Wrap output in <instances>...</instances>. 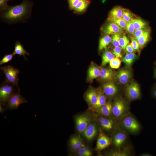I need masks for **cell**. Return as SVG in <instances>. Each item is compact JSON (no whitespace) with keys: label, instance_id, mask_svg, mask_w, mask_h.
Instances as JSON below:
<instances>
[{"label":"cell","instance_id":"6da1fadb","mask_svg":"<svg viewBox=\"0 0 156 156\" xmlns=\"http://www.w3.org/2000/svg\"><path fill=\"white\" fill-rule=\"evenodd\" d=\"M31 4L24 0L18 5L8 6L1 10V18L4 21L9 23L21 22L27 19L30 14Z\"/></svg>","mask_w":156,"mask_h":156},{"label":"cell","instance_id":"7a4b0ae2","mask_svg":"<svg viewBox=\"0 0 156 156\" xmlns=\"http://www.w3.org/2000/svg\"><path fill=\"white\" fill-rule=\"evenodd\" d=\"M0 68L5 75V80L4 81L15 86L18 90H20L18 86L19 70L11 65L1 67Z\"/></svg>","mask_w":156,"mask_h":156},{"label":"cell","instance_id":"3957f363","mask_svg":"<svg viewBox=\"0 0 156 156\" xmlns=\"http://www.w3.org/2000/svg\"><path fill=\"white\" fill-rule=\"evenodd\" d=\"M14 85L5 81L0 87V104L6 106L9 100L16 91Z\"/></svg>","mask_w":156,"mask_h":156},{"label":"cell","instance_id":"277c9868","mask_svg":"<svg viewBox=\"0 0 156 156\" xmlns=\"http://www.w3.org/2000/svg\"><path fill=\"white\" fill-rule=\"evenodd\" d=\"M27 102V101L20 94V91H16L10 98L6 107L7 109L11 111L16 110L20 105Z\"/></svg>","mask_w":156,"mask_h":156},{"label":"cell","instance_id":"5b68a950","mask_svg":"<svg viewBox=\"0 0 156 156\" xmlns=\"http://www.w3.org/2000/svg\"><path fill=\"white\" fill-rule=\"evenodd\" d=\"M126 93L127 98L130 100H135L138 99L140 96L139 85L136 82H132L127 87Z\"/></svg>","mask_w":156,"mask_h":156},{"label":"cell","instance_id":"8992f818","mask_svg":"<svg viewBox=\"0 0 156 156\" xmlns=\"http://www.w3.org/2000/svg\"><path fill=\"white\" fill-rule=\"evenodd\" d=\"M122 124L124 127L132 132H136L140 129V126L138 121L133 117L129 116L123 120Z\"/></svg>","mask_w":156,"mask_h":156},{"label":"cell","instance_id":"52a82bcc","mask_svg":"<svg viewBox=\"0 0 156 156\" xmlns=\"http://www.w3.org/2000/svg\"><path fill=\"white\" fill-rule=\"evenodd\" d=\"M126 107L124 101L122 99L116 100L112 105V112L117 117L121 116L126 111Z\"/></svg>","mask_w":156,"mask_h":156},{"label":"cell","instance_id":"ba28073f","mask_svg":"<svg viewBox=\"0 0 156 156\" xmlns=\"http://www.w3.org/2000/svg\"><path fill=\"white\" fill-rule=\"evenodd\" d=\"M89 118L85 115L77 116L76 118L75 122L77 130L79 133H83L90 124Z\"/></svg>","mask_w":156,"mask_h":156},{"label":"cell","instance_id":"9c48e42d","mask_svg":"<svg viewBox=\"0 0 156 156\" xmlns=\"http://www.w3.org/2000/svg\"><path fill=\"white\" fill-rule=\"evenodd\" d=\"M131 76V72L129 70L124 68L120 70L117 72L116 77L120 83L125 84L130 81Z\"/></svg>","mask_w":156,"mask_h":156},{"label":"cell","instance_id":"30bf717a","mask_svg":"<svg viewBox=\"0 0 156 156\" xmlns=\"http://www.w3.org/2000/svg\"><path fill=\"white\" fill-rule=\"evenodd\" d=\"M103 32L107 34H119L123 32L122 28L112 22L106 25L103 28Z\"/></svg>","mask_w":156,"mask_h":156},{"label":"cell","instance_id":"8fae6325","mask_svg":"<svg viewBox=\"0 0 156 156\" xmlns=\"http://www.w3.org/2000/svg\"><path fill=\"white\" fill-rule=\"evenodd\" d=\"M111 144L110 139L105 135L101 133L98 138L96 148L98 151H101L108 147Z\"/></svg>","mask_w":156,"mask_h":156},{"label":"cell","instance_id":"7c38bea8","mask_svg":"<svg viewBox=\"0 0 156 156\" xmlns=\"http://www.w3.org/2000/svg\"><path fill=\"white\" fill-rule=\"evenodd\" d=\"M103 91L105 94L109 96H113L117 92L118 88L114 83L112 81L107 82L103 85Z\"/></svg>","mask_w":156,"mask_h":156},{"label":"cell","instance_id":"4fadbf2b","mask_svg":"<svg viewBox=\"0 0 156 156\" xmlns=\"http://www.w3.org/2000/svg\"><path fill=\"white\" fill-rule=\"evenodd\" d=\"M97 132L96 126L93 123H90L83 132L84 137L88 140H91L95 137Z\"/></svg>","mask_w":156,"mask_h":156},{"label":"cell","instance_id":"5bb4252c","mask_svg":"<svg viewBox=\"0 0 156 156\" xmlns=\"http://www.w3.org/2000/svg\"><path fill=\"white\" fill-rule=\"evenodd\" d=\"M97 99L96 104L92 107V109L96 111L106 103V99L105 95L101 89L97 90Z\"/></svg>","mask_w":156,"mask_h":156},{"label":"cell","instance_id":"9a60e30c","mask_svg":"<svg viewBox=\"0 0 156 156\" xmlns=\"http://www.w3.org/2000/svg\"><path fill=\"white\" fill-rule=\"evenodd\" d=\"M97 90L91 88L87 92L86 99L89 104L92 107L96 103L97 99Z\"/></svg>","mask_w":156,"mask_h":156},{"label":"cell","instance_id":"2e32d148","mask_svg":"<svg viewBox=\"0 0 156 156\" xmlns=\"http://www.w3.org/2000/svg\"><path fill=\"white\" fill-rule=\"evenodd\" d=\"M151 29L147 28L143 34L136 40L142 49L147 44L150 39Z\"/></svg>","mask_w":156,"mask_h":156},{"label":"cell","instance_id":"e0dca14e","mask_svg":"<svg viewBox=\"0 0 156 156\" xmlns=\"http://www.w3.org/2000/svg\"><path fill=\"white\" fill-rule=\"evenodd\" d=\"M100 78L105 80H111L113 79L114 77V73L111 69L101 68H100Z\"/></svg>","mask_w":156,"mask_h":156},{"label":"cell","instance_id":"ac0fdd59","mask_svg":"<svg viewBox=\"0 0 156 156\" xmlns=\"http://www.w3.org/2000/svg\"><path fill=\"white\" fill-rule=\"evenodd\" d=\"M15 55H18L20 56H23L24 58L27 60V59L25 56V55H29L30 54L24 49L23 46L20 42L16 41L15 43L14 50L13 51Z\"/></svg>","mask_w":156,"mask_h":156},{"label":"cell","instance_id":"d6986e66","mask_svg":"<svg viewBox=\"0 0 156 156\" xmlns=\"http://www.w3.org/2000/svg\"><path fill=\"white\" fill-rule=\"evenodd\" d=\"M122 14L123 8L120 6H116L110 11L109 19L112 21L114 19L122 18Z\"/></svg>","mask_w":156,"mask_h":156},{"label":"cell","instance_id":"ffe728a7","mask_svg":"<svg viewBox=\"0 0 156 156\" xmlns=\"http://www.w3.org/2000/svg\"><path fill=\"white\" fill-rule=\"evenodd\" d=\"M112 105L110 101L107 102L105 104L101 107L97 111L103 116H108L112 113Z\"/></svg>","mask_w":156,"mask_h":156},{"label":"cell","instance_id":"44dd1931","mask_svg":"<svg viewBox=\"0 0 156 156\" xmlns=\"http://www.w3.org/2000/svg\"><path fill=\"white\" fill-rule=\"evenodd\" d=\"M127 136L125 134L122 132L117 133L113 139V143L117 147H120L125 141Z\"/></svg>","mask_w":156,"mask_h":156},{"label":"cell","instance_id":"7402d4cb","mask_svg":"<svg viewBox=\"0 0 156 156\" xmlns=\"http://www.w3.org/2000/svg\"><path fill=\"white\" fill-rule=\"evenodd\" d=\"M99 121L102 127L106 130L112 129L114 126V122L112 120L104 117H100Z\"/></svg>","mask_w":156,"mask_h":156},{"label":"cell","instance_id":"603a6c76","mask_svg":"<svg viewBox=\"0 0 156 156\" xmlns=\"http://www.w3.org/2000/svg\"><path fill=\"white\" fill-rule=\"evenodd\" d=\"M100 69L94 65L91 66L88 70V78L89 80H92L100 76Z\"/></svg>","mask_w":156,"mask_h":156},{"label":"cell","instance_id":"cb8c5ba5","mask_svg":"<svg viewBox=\"0 0 156 156\" xmlns=\"http://www.w3.org/2000/svg\"><path fill=\"white\" fill-rule=\"evenodd\" d=\"M114 55L110 51L106 50L103 53L101 65L104 66L109 63L114 57Z\"/></svg>","mask_w":156,"mask_h":156},{"label":"cell","instance_id":"d4e9b609","mask_svg":"<svg viewBox=\"0 0 156 156\" xmlns=\"http://www.w3.org/2000/svg\"><path fill=\"white\" fill-rule=\"evenodd\" d=\"M112 41V38L108 35L101 38L99 41V50L101 51L105 48Z\"/></svg>","mask_w":156,"mask_h":156},{"label":"cell","instance_id":"484cf974","mask_svg":"<svg viewBox=\"0 0 156 156\" xmlns=\"http://www.w3.org/2000/svg\"><path fill=\"white\" fill-rule=\"evenodd\" d=\"M136 58V55L135 53H129L126 54L123 57L121 61L126 65L130 66Z\"/></svg>","mask_w":156,"mask_h":156},{"label":"cell","instance_id":"4316f807","mask_svg":"<svg viewBox=\"0 0 156 156\" xmlns=\"http://www.w3.org/2000/svg\"><path fill=\"white\" fill-rule=\"evenodd\" d=\"M135 30L146 28L147 24L144 21L140 18H132Z\"/></svg>","mask_w":156,"mask_h":156},{"label":"cell","instance_id":"83f0119b","mask_svg":"<svg viewBox=\"0 0 156 156\" xmlns=\"http://www.w3.org/2000/svg\"><path fill=\"white\" fill-rule=\"evenodd\" d=\"M89 2L87 0H81L75 8V11L80 12L84 11L88 6Z\"/></svg>","mask_w":156,"mask_h":156},{"label":"cell","instance_id":"f1b7e54d","mask_svg":"<svg viewBox=\"0 0 156 156\" xmlns=\"http://www.w3.org/2000/svg\"><path fill=\"white\" fill-rule=\"evenodd\" d=\"M133 17V14L131 11L127 9L123 8L122 18L127 22L130 21Z\"/></svg>","mask_w":156,"mask_h":156},{"label":"cell","instance_id":"f546056e","mask_svg":"<svg viewBox=\"0 0 156 156\" xmlns=\"http://www.w3.org/2000/svg\"><path fill=\"white\" fill-rule=\"evenodd\" d=\"M129 42V39L125 36H123L120 37L119 40L120 46L122 49L125 50Z\"/></svg>","mask_w":156,"mask_h":156},{"label":"cell","instance_id":"4dcf8cb0","mask_svg":"<svg viewBox=\"0 0 156 156\" xmlns=\"http://www.w3.org/2000/svg\"><path fill=\"white\" fill-rule=\"evenodd\" d=\"M121 61L119 58H114L109 62V66L111 68L114 69H118L120 66Z\"/></svg>","mask_w":156,"mask_h":156},{"label":"cell","instance_id":"1f68e13d","mask_svg":"<svg viewBox=\"0 0 156 156\" xmlns=\"http://www.w3.org/2000/svg\"><path fill=\"white\" fill-rule=\"evenodd\" d=\"M14 55H15L13 52L11 54L5 55L0 61V65L7 63L11 61Z\"/></svg>","mask_w":156,"mask_h":156},{"label":"cell","instance_id":"d6a6232c","mask_svg":"<svg viewBox=\"0 0 156 156\" xmlns=\"http://www.w3.org/2000/svg\"><path fill=\"white\" fill-rule=\"evenodd\" d=\"M122 29H125L127 22L122 18L114 20L112 21Z\"/></svg>","mask_w":156,"mask_h":156},{"label":"cell","instance_id":"836d02e7","mask_svg":"<svg viewBox=\"0 0 156 156\" xmlns=\"http://www.w3.org/2000/svg\"><path fill=\"white\" fill-rule=\"evenodd\" d=\"M126 29L129 33L133 34L135 29L132 19L127 22Z\"/></svg>","mask_w":156,"mask_h":156},{"label":"cell","instance_id":"e575fe53","mask_svg":"<svg viewBox=\"0 0 156 156\" xmlns=\"http://www.w3.org/2000/svg\"><path fill=\"white\" fill-rule=\"evenodd\" d=\"M120 38V35L119 34H115L113 35L112 42L115 47H120L119 40Z\"/></svg>","mask_w":156,"mask_h":156},{"label":"cell","instance_id":"d590c367","mask_svg":"<svg viewBox=\"0 0 156 156\" xmlns=\"http://www.w3.org/2000/svg\"><path fill=\"white\" fill-rule=\"evenodd\" d=\"M131 45L135 51L139 52L140 51V47L139 45L136 40L132 37H131Z\"/></svg>","mask_w":156,"mask_h":156},{"label":"cell","instance_id":"8d00e7d4","mask_svg":"<svg viewBox=\"0 0 156 156\" xmlns=\"http://www.w3.org/2000/svg\"><path fill=\"white\" fill-rule=\"evenodd\" d=\"M147 28H145L135 30L133 34V38L136 40L138 39L143 34Z\"/></svg>","mask_w":156,"mask_h":156},{"label":"cell","instance_id":"74e56055","mask_svg":"<svg viewBox=\"0 0 156 156\" xmlns=\"http://www.w3.org/2000/svg\"><path fill=\"white\" fill-rule=\"evenodd\" d=\"M121 49L120 47H115L113 50V54L116 57L118 58H122Z\"/></svg>","mask_w":156,"mask_h":156},{"label":"cell","instance_id":"f35d334b","mask_svg":"<svg viewBox=\"0 0 156 156\" xmlns=\"http://www.w3.org/2000/svg\"><path fill=\"white\" fill-rule=\"evenodd\" d=\"M70 144L72 149L75 151L78 150V148L76 143L75 137L72 138L70 140Z\"/></svg>","mask_w":156,"mask_h":156},{"label":"cell","instance_id":"ab89813d","mask_svg":"<svg viewBox=\"0 0 156 156\" xmlns=\"http://www.w3.org/2000/svg\"><path fill=\"white\" fill-rule=\"evenodd\" d=\"M81 0H68L70 8L72 9H75L76 6Z\"/></svg>","mask_w":156,"mask_h":156},{"label":"cell","instance_id":"60d3db41","mask_svg":"<svg viewBox=\"0 0 156 156\" xmlns=\"http://www.w3.org/2000/svg\"><path fill=\"white\" fill-rule=\"evenodd\" d=\"M9 0H0V8L1 11L5 9L8 6L7 3Z\"/></svg>","mask_w":156,"mask_h":156},{"label":"cell","instance_id":"b9f144b4","mask_svg":"<svg viewBox=\"0 0 156 156\" xmlns=\"http://www.w3.org/2000/svg\"><path fill=\"white\" fill-rule=\"evenodd\" d=\"M75 139L78 149L85 146L83 143L79 138L75 137Z\"/></svg>","mask_w":156,"mask_h":156},{"label":"cell","instance_id":"7bdbcfd3","mask_svg":"<svg viewBox=\"0 0 156 156\" xmlns=\"http://www.w3.org/2000/svg\"><path fill=\"white\" fill-rule=\"evenodd\" d=\"M125 49L129 53H135V52L133 49L131 43L127 45Z\"/></svg>","mask_w":156,"mask_h":156},{"label":"cell","instance_id":"ee69618b","mask_svg":"<svg viewBox=\"0 0 156 156\" xmlns=\"http://www.w3.org/2000/svg\"><path fill=\"white\" fill-rule=\"evenodd\" d=\"M127 154L125 152L123 151H118L113 153L111 155L112 156H126L127 155Z\"/></svg>","mask_w":156,"mask_h":156},{"label":"cell","instance_id":"f6af8a7d","mask_svg":"<svg viewBox=\"0 0 156 156\" xmlns=\"http://www.w3.org/2000/svg\"><path fill=\"white\" fill-rule=\"evenodd\" d=\"M77 151L78 155L80 156H86L83 148L78 149Z\"/></svg>","mask_w":156,"mask_h":156},{"label":"cell","instance_id":"bcb514c9","mask_svg":"<svg viewBox=\"0 0 156 156\" xmlns=\"http://www.w3.org/2000/svg\"><path fill=\"white\" fill-rule=\"evenodd\" d=\"M83 148L86 154V156H90L92 155V153L90 150L87 147H84Z\"/></svg>","mask_w":156,"mask_h":156},{"label":"cell","instance_id":"7dc6e473","mask_svg":"<svg viewBox=\"0 0 156 156\" xmlns=\"http://www.w3.org/2000/svg\"><path fill=\"white\" fill-rule=\"evenodd\" d=\"M7 109L6 106L0 104V113L3 114Z\"/></svg>","mask_w":156,"mask_h":156},{"label":"cell","instance_id":"c3c4849f","mask_svg":"<svg viewBox=\"0 0 156 156\" xmlns=\"http://www.w3.org/2000/svg\"><path fill=\"white\" fill-rule=\"evenodd\" d=\"M153 95L154 96L156 99V86L154 88L153 91Z\"/></svg>","mask_w":156,"mask_h":156},{"label":"cell","instance_id":"681fc988","mask_svg":"<svg viewBox=\"0 0 156 156\" xmlns=\"http://www.w3.org/2000/svg\"><path fill=\"white\" fill-rule=\"evenodd\" d=\"M155 76L156 78V69H155L154 73Z\"/></svg>","mask_w":156,"mask_h":156}]
</instances>
